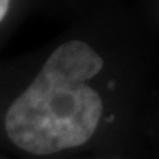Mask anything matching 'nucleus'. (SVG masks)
I'll list each match as a JSON object with an SVG mask.
<instances>
[{
	"mask_svg": "<svg viewBox=\"0 0 159 159\" xmlns=\"http://www.w3.org/2000/svg\"><path fill=\"white\" fill-rule=\"evenodd\" d=\"M11 7V0H0V22L5 19V16L9 12Z\"/></svg>",
	"mask_w": 159,
	"mask_h": 159,
	"instance_id": "nucleus-2",
	"label": "nucleus"
},
{
	"mask_svg": "<svg viewBox=\"0 0 159 159\" xmlns=\"http://www.w3.org/2000/svg\"><path fill=\"white\" fill-rule=\"evenodd\" d=\"M102 68V56L85 41L59 46L7 109L5 128L11 142L40 156L89 142L103 114L102 97L89 81Z\"/></svg>",
	"mask_w": 159,
	"mask_h": 159,
	"instance_id": "nucleus-1",
	"label": "nucleus"
}]
</instances>
